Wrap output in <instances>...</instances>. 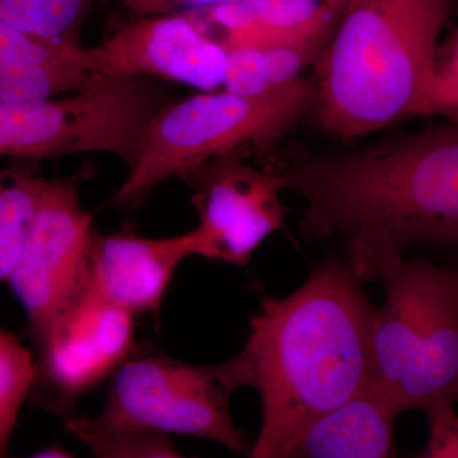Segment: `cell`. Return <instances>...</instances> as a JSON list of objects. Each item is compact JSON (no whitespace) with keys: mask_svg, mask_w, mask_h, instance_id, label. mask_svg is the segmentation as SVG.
Segmentation results:
<instances>
[{"mask_svg":"<svg viewBox=\"0 0 458 458\" xmlns=\"http://www.w3.org/2000/svg\"><path fill=\"white\" fill-rule=\"evenodd\" d=\"M134 316L89 289L36 340V381L29 403L65 418L78 401L135 354Z\"/></svg>","mask_w":458,"mask_h":458,"instance_id":"cell-8","label":"cell"},{"mask_svg":"<svg viewBox=\"0 0 458 458\" xmlns=\"http://www.w3.org/2000/svg\"><path fill=\"white\" fill-rule=\"evenodd\" d=\"M348 0H240L185 12L227 50L339 25Z\"/></svg>","mask_w":458,"mask_h":458,"instance_id":"cell-12","label":"cell"},{"mask_svg":"<svg viewBox=\"0 0 458 458\" xmlns=\"http://www.w3.org/2000/svg\"><path fill=\"white\" fill-rule=\"evenodd\" d=\"M87 164L45 181L35 218L8 284L25 310L32 342L89 289V251L98 228L83 207L82 190L95 176Z\"/></svg>","mask_w":458,"mask_h":458,"instance_id":"cell-7","label":"cell"},{"mask_svg":"<svg viewBox=\"0 0 458 458\" xmlns=\"http://www.w3.org/2000/svg\"><path fill=\"white\" fill-rule=\"evenodd\" d=\"M228 53L188 13L131 18L68 62L92 74L146 77L212 92L223 86Z\"/></svg>","mask_w":458,"mask_h":458,"instance_id":"cell-10","label":"cell"},{"mask_svg":"<svg viewBox=\"0 0 458 458\" xmlns=\"http://www.w3.org/2000/svg\"><path fill=\"white\" fill-rule=\"evenodd\" d=\"M247 158L245 152L218 156L182 179L199 216V256L240 267H247L267 237L286 232L282 180Z\"/></svg>","mask_w":458,"mask_h":458,"instance_id":"cell-9","label":"cell"},{"mask_svg":"<svg viewBox=\"0 0 458 458\" xmlns=\"http://www.w3.org/2000/svg\"><path fill=\"white\" fill-rule=\"evenodd\" d=\"M199 251L195 228L165 238L96 231L89 251V291L135 318L152 316L159 324L174 274Z\"/></svg>","mask_w":458,"mask_h":458,"instance_id":"cell-11","label":"cell"},{"mask_svg":"<svg viewBox=\"0 0 458 458\" xmlns=\"http://www.w3.org/2000/svg\"><path fill=\"white\" fill-rule=\"evenodd\" d=\"M73 454L68 450H65L62 445H47V447L41 448V450L36 451L32 454V457H44V458H68Z\"/></svg>","mask_w":458,"mask_h":458,"instance_id":"cell-23","label":"cell"},{"mask_svg":"<svg viewBox=\"0 0 458 458\" xmlns=\"http://www.w3.org/2000/svg\"><path fill=\"white\" fill-rule=\"evenodd\" d=\"M63 427L99 458H180L170 436L108 423L98 417L69 415Z\"/></svg>","mask_w":458,"mask_h":458,"instance_id":"cell-16","label":"cell"},{"mask_svg":"<svg viewBox=\"0 0 458 458\" xmlns=\"http://www.w3.org/2000/svg\"><path fill=\"white\" fill-rule=\"evenodd\" d=\"M38 17V0H0V20L33 36Z\"/></svg>","mask_w":458,"mask_h":458,"instance_id":"cell-22","label":"cell"},{"mask_svg":"<svg viewBox=\"0 0 458 458\" xmlns=\"http://www.w3.org/2000/svg\"><path fill=\"white\" fill-rule=\"evenodd\" d=\"M114 3L128 12L131 18L165 16L185 13L194 9L216 7L240 0H95Z\"/></svg>","mask_w":458,"mask_h":458,"instance_id":"cell-21","label":"cell"},{"mask_svg":"<svg viewBox=\"0 0 458 458\" xmlns=\"http://www.w3.org/2000/svg\"><path fill=\"white\" fill-rule=\"evenodd\" d=\"M454 396H442L423 410L429 424V439L420 457L458 458V415Z\"/></svg>","mask_w":458,"mask_h":458,"instance_id":"cell-20","label":"cell"},{"mask_svg":"<svg viewBox=\"0 0 458 458\" xmlns=\"http://www.w3.org/2000/svg\"><path fill=\"white\" fill-rule=\"evenodd\" d=\"M452 5L454 0H348L312 66V125L352 141L424 116L434 53Z\"/></svg>","mask_w":458,"mask_h":458,"instance_id":"cell-3","label":"cell"},{"mask_svg":"<svg viewBox=\"0 0 458 458\" xmlns=\"http://www.w3.org/2000/svg\"><path fill=\"white\" fill-rule=\"evenodd\" d=\"M40 162L11 159L0 170V282L8 283L44 189Z\"/></svg>","mask_w":458,"mask_h":458,"instance_id":"cell-15","label":"cell"},{"mask_svg":"<svg viewBox=\"0 0 458 458\" xmlns=\"http://www.w3.org/2000/svg\"><path fill=\"white\" fill-rule=\"evenodd\" d=\"M396 418L385 400L366 388L304 428L285 458L394 456Z\"/></svg>","mask_w":458,"mask_h":458,"instance_id":"cell-13","label":"cell"},{"mask_svg":"<svg viewBox=\"0 0 458 458\" xmlns=\"http://www.w3.org/2000/svg\"><path fill=\"white\" fill-rule=\"evenodd\" d=\"M433 114L458 123V27L434 53L424 99V116Z\"/></svg>","mask_w":458,"mask_h":458,"instance_id":"cell-19","label":"cell"},{"mask_svg":"<svg viewBox=\"0 0 458 458\" xmlns=\"http://www.w3.org/2000/svg\"><path fill=\"white\" fill-rule=\"evenodd\" d=\"M238 388L232 360L197 366L158 352H135L114 373L98 417L147 432L210 439L249 456L229 409Z\"/></svg>","mask_w":458,"mask_h":458,"instance_id":"cell-6","label":"cell"},{"mask_svg":"<svg viewBox=\"0 0 458 458\" xmlns=\"http://www.w3.org/2000/svg\"><path fill=\"white\" fill-rule=\"evenodd\" d=\"M369 390L397 415L454 396L458 376V267L403 256L379 274Z\"/></svg>","mask_w":458,"mask_h":458,"instance_id":"cell-5","label":"cell"},{"mask_svg":"<svg viewBox=\"0 0 458 458\" xmlns=\"http://www.w3.org/2000/svg\"><path fill=\"white\" fill-rule=\"evenodd\" d=\"M312 98L311 81L302 77L265 95L212 90L177 99L150 123L140 159L110 204L128 212L140 209L165 181L182 180L227 153L245 152L262 161L309 116Z\"/></svg>","mask_w":458,"mask_h":458,"instance_id":"cell-4","label":"cell"},{"mask_svg":"<svg viewBox=\"0 0 458 458\" xmlns=\"http://www.w3.org/2000/svg\"><path fill=\"white\" fill-rule=\"evenodd\" d=\"M351 265L327 256L293 293L264 297L232 358L241 387L261 401L252 458H285L313 420L366 390L376 318Z\"/></svg>","mask_w":458,"mask_h":458,"instance_id":"cell-2","label":"cell"},{"mask_svg":"<svg viewBox=\"0 0 458 458\" xmlns=\"http://www.w3.org/2000/svg\"><path fill=\"white\" fill-rule=\"evenodd\" d=\"M456 265H457V267H458V262H457V264H456Z\"/></svg>","mask_w":458,"mask_h":458,"instance_id":"cell-25","label":"cell"},{"mask_svg":"<svg viewBox=\"0 0 458 458\" xmlns=\"http://www.w3.org/2000/svg\"><path fill=\"white\" fill-rule=\"evenodd\" d=\"M454 401H458V376H457V379H456V384H454Z\"/></svg>","mask_w":458,"mask_h":458,"instance_id":"cell-24","label":"cell"},{"mask_svg":"<svg viewBox=\"0 0 458 458\" xmlns=\"http://www.w3.org/2000/svg\"><path fill=\"white\" fill-rule=\"evenodd\" d=\"M300 195L301 236L336 238L361 282L411 246H458V123L321 153L283 140L261 162Z\"/></svg>","mask_w":458,"mask_h":458,"instance_id":"cell-1","label":"cell"},{"mask_svg":"<svg viewBox=\"0 0 458 458\" xmlns=\"http://www.w3.org/2000/svg\"><path fill=\"white\" fill-rule=\"evenodd\" d=\"M36 370L35 352L0 327V458L8 454L21 409L29 403L35 385Z\"/></svg>","mask_w":458,"mask_h":458,"instance_id":"cell-17","label":"cell"},{"mask_svg":"<svg viewBox=\"0 0 458 458\" xmlns=\"http://www.w3.org/2000/svg\"><path fill=\"white\" fill-rule=\"evenodd\" d=\"M335 29L229 50L225 90L259 96L294 83L315 65Z\"/></svg>","mask_w":458,"mask_h":458,"instance_id":"cell-14","label":"cell"},{"mask_svg":"<svg viewBox=\"0 0 458 458\" xmlns=\"http://www.w3.org/2000/svg\"><path fill=\"white\" fill-rule=\"evenodd\" d=\"M95 0H38L33 38L68 56L82 45L84 23Z\"/></svg>","mask_w":458,"mask_h":458,"instance_id":"cell-18","label":"cell"}]
</instances>
